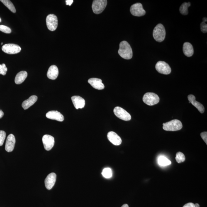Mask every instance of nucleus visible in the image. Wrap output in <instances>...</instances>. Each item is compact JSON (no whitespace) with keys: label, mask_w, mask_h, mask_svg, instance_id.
<instances>
[{"label":"nucleus","mask_w":207,"mask_h":207,"mask_svg":"<svg viewBox=\"0 0 207 207\" xmlns=\"http://www.w3.org/2000/svg\"><path fill=\"white\" fill-rule=\"evenodd\" d=\"M118 53L122 58L126 60H130L133 56V52L129 44L125 41L120 42Z\"/></svg>","instance_id":"obj_1"},{"label":"nucleus","mask_w":207,"mask_h":207,"mask_svg":"<svg viewBox=\"0 0 207 207\" xmlns=\"http://www.w3.org/2000/svg\"><path fill=\"white\" fill-rule=\"evenodd\" d=\"M153 36L156 41H163L166 36V30L164 25L161 23L156 25L153 32Z\"/></svg>","instance_id":"obj_2"},{"label":"nucleus","mask_w":207,"mask_h":207,"mask_svg":"<svg viewBox=\"0 0 207 207\" xmlns=\"http://www.w3.org/2000/svg\"><path fill=\"white\" fill-rule=\"evenodd\" d=\"M163 128L166 131H175L181 130L183 127L182 123L180 120L174 119L164 123Z\"/></svg>","instance_id":"obj_3"},{"label":"nucleus","mask_w":207,"mask_h":207,"mask_svg":"<svg viewBox=\"0 0 207 207\" xmlns=\"http://www.w3.org/2000/svg\"><path fill=\"white\" fill-rule=\"evenodd\" d=\"M143 101L144 103L149 106H152L157 104L159 102V96L155 93H147L143 96Z\"/></svg>","instance_id":"obj_4"},{"label":"nucleus","mask_w":207,"mask_h":207,"mask_svg":"<svg viewBox=\"0 0 207 207\" xmlns=\"http://www.w3.org/2000/svg\"><path fill=\"white\" fill-rule=\"evenodd\" d=\"M107 2L106 0H94L93 1L92 6L93 13L96 14H99L102 13L106 8Z\"/></svg>","instance_id":"obj_5"},{"label":"nucleus","mask_w":207,"mask_h":207,"mask_svg":"<svg viewBox=\"0 0 207 207\" xmlns=\"http://www.w3.org/2000/svg\"><path fill=\"white\" fill-rule=\"evenodd\" d=\"M114 113L118 118L125 121H129L131 120V116L130 114L125 110L120 107H116L114 109Z\"/></svg>","instance_id":"obj_6"},{"label":"nucleus","mask_w":207,"mask_h":207,"mask_svg":"<svg viewBox=\"0 0 207 207\" xmlns=\"http://www.w3.org/2000/svg\"><path fill=\"white\" fill-rule=\"evenodd\" d=\"M155 68L159 73L166 75L170 74L171 71L169 64L164 61H159L156 64Z\"/></svg>","instance_id":"obj_7"},{"label":"nucleus","mask_w":207,"mask_h":207,"mask_svg":"<svg viewBox=\"0 0 207 207\" xmlns=\"http://www.w3.org/2000/svg\"><path fill=\"white\" fill-rule=\"evenodd\" d=\"M2 49L3 52L8 54L18 53L21 50L19 45L14 44H7L3 45Z\"/></svg>","instance_id":"obj_8"},{"label":"nucleus","mask_w":207,"mask_h":207,"mask_svg":"<svg viewBox=\"0 0 207 207\" xmlns=\"http://www.w3.org/2000/svg\"><path fill=\"white\" fill-rule=\"evenodd\" d=\"M130 11L132 15L137 17L144 16L146 13L142 5L140 3H137L132 5L130 7Z\"/></svg>","instance_id":"obj_9"},{"label":"nucleus","mask_w":207,"mask_h":207,"mask_svg":"<svg viewBox=\"0 0 207 207\" xmlns=\"http://www.w3.org/2000/svg\"><path fill=\"white\" fill-rule=\"evenodd\" d=\"M58 18L54 14H49L46 18V23L47 28L50 31H55L58 26Z\"/></svg>","instance_id":"obj_10"},{"label":"nucleus","mask_w":207,"mask_h":207,"mask_svg":"<svg viewBox=\"0 0 207 207\" xmlns=\"http://www.w3.org/2000/svg\"><path fill=\"white\" fill-rule=\"evenodd\" d=\"M42 142L44 148L47 151H49L52 149L55 144V139L52 136L45 135L42 138Z\"/></svg>","instance_id":"obj_11"},{"label":"nucleus","mask_w":207,"mask_h":207,"mask_svg":"<svg viewBox=\"0 0 207 207\" xmlns=\"http://www.w3.org/2000/svg\"><path fill=\"white\" fill-rule=\"evenodd\" d=\"M57 175L54 173H52L47 176L45 180L46 188L48 190L51 189L55 185Z\"/></svg>","instance_id":"obj_12"},{"label":"nucleus","mask_w":207,"mask_h":207,"mask_svg":"<svg viewBox=\"0 0 207 207\" xmlns=\"http://www.w3.org/2000/svg\"><path fill=\"white\" fill-rule=\"evenodd\" d=\"M15 143L16 139L14 136L12 134L8 135L7 139L5 150L8 152H12L14 149Z\"/></svg>","instance_id":"obj_13"},{"label":"nucleus","mask_w":207,"mask_h":207,"mask_svg":"<svg viewBox=\"0 0 207 207\" xmlns=\"http://www.w3.org/2000/svg\"><path fill=\"white\" fill-rule=\"evenodd\" d=\"M46 116L49 119L55 120L59 122L63 121L64 117L60 112L57 111H50L47 113Z\"/></svg>","instance_id":"obj_14"},{"label":"nucleus","mask_w":207,"mask_h":207,"mask_svg":"<svg viewBox=\"0 0 207 207\" xmlns=\"http://www.w3.org/2000/svg\"><path fill=\"white\" fill-rule=\"evenodd\" d=\"M108 138L110 142L115 145H119L122 143L121 138L114 132L111 131L108 134Z\"/></svg>","instance_id":"obj_15"},{"label":"nucleus","mask_w":207,"mask_h":207,"mask_svg":"<svg viewBox=\"0 0 207 207\" xmlns=\"http://www.w3.org/2000/svg\"><path fill=\"white\" fill-rule=\"evenodd\" d=\"M188 100L189 102L191 103L195 107H196L198 109L200 113L203 114L204 113L205 109L204 107L201 104L196 100V97L192 94H190L188 96Z\"/></svg>","instance_id":"obj_16"},{"label":"nucleus","mask_w":207,"mask_h":207,"mask_svg":"<svg viewBox=\"0 0 207 207\" xmlns=\"http://www.w3.org/2000/svg\"><path fill=\"white\" fill-rule=\"evenodd\" d=\"M73 104L76 109H82L85 105V101L83 98L79 96H73L72 97Z\"/></svg>","instance_id":"obj_17"},{"label":"nucleus","mask_w":207,"mask_h":207,"mask_svg":"<svg viewBox=\"0 0 207 207\" xmlns=\"http://www.w3.org/2000/svg\"><path fill=\"white\" fill-rule=\"evenodd\" d=\"M88 82L95 89L102 90L104 88V84L103 83L101 79L96 78H91L88 80Z\"/></svg>","instance_id":"obj_18"},{"label":"nucleus","mask_w":207,"mask_h":207,"mask_svg":"<svg viewBox=\"0 0 207 207\" xmlns=\"http://www.w3.org/2000/svg\"><path fill=\"white\" fill-rule=\"evenodd\" d=\"M58 74V68L55 65H52L49 68L47 73V76L49 79L55 80L57 78Z\"/></svg>","instance_id":"obj_19"},{"label":"nucleus","mask_w":207,"mask_h":207,"mask_svg":"<svg viewBox=\"0 0 207 207\" xmlns=\"http://www.w3.org/2000/svg\"><path fill=\"white\" fill-rule=\"evenodd\" d=\"M183 53L188 57H191L194 54L193 45L189 42H185L183 45Z\"/></svg>","instance_id":"obj_20"},{"label":"nucleus","mask_w":207,"mask_h":207,"mask_svg":"<svg viewBox=\"0 0 207 207\" xmlns=\"http://www.w3.org/2000/svg\"><path fill=\"white\" fill-rule=\"evenodd\" d=\"M38 99L37 96L35 95L32 96L28 99L25 100L22 104V107L24 109H28L37 101Z\"/></svg>","instance_id":"obj_21"},{"label":"nucleus","mask_w":207,"mask_h":207,"mask_svg":"<svg viewBox=\"0 0 207 207\" xmlns=\"http://www.w3.org/2000/svg\"><path fill=\"white\" fill-rule=\"evenodd\" d=\"M28 76V73L25 71H21L17 74L15 79V82L17 84L22 83Z\"/></svg>","instance_id":"obj_22"},{"label":"nucleus","mask_w":207,"mask_h":207,"mask_svg":"<svg viewBox=\"0 0 207 207\" xmlns=\"http://www.w3.org/2000/svg\"><path fill=\"white\" fill-rule=\"evenodd\" d=\"M190 6L191 3L190 2L183 3L179 8L180 13L183 15H188V8Z\"/></svg>","instance_id":"obj_23"},{"label":"nucleus","mask_w":207,"mask_h":207,"mask_svg":"<svg viewBox=\"0 0 207 207\" xmlns=\"http://www.w3.org/2000/svg\"><path fill=\"white\" fill-rule=\"evenodd\" d=\"M158 163L159 165L162 166H166L170 165L171 164V162L167 158L164 156H161L159 158Z\"/></svg>","instance_id":"obj_24"},{"label":"nucleus","mask_w":207,"mask_h":207,"mask_svg":"<svg viewBox=\"0 0 207 207\" xmlns=\"http://www.w3.org/2000/svg\"><path fill=\"white\" fill-rule=\"evenodd\" d=\"M0 1L3 3V4L13 13H16V8H15L14 5H13V3L11 1H9V0H1Z\"/></svg>","instance_id":"obj_25"},{"label":"nucleus","mask_w":207,"mask_h":207,"mask_svg":"<svg viewBox=\"0 0 207 207\" xmlns=\"http://www.w3.org/2000/svg\"><path fill=\"white\" fill-rule=\"evenodd\" d=\"M102 174L104 177L106 179L111 178L113 175L111 169L109 168H105L104 169Z\"/></svg>","instance_id":"obj_26"},{"label":"nucleus","mask_w":207,"mask_h":207,"mask_svg":"<svg viewBox=\"0 0 207 207\" xmlns=\"http://www.w3.org/2000/svg\"><path fill=\"white\" fill-rule=\"evenodd\" d=\"M176 160L178 163H181L185 160L184 154L181 152H178L176 154Z\"/></svg>","instance_id":"obj_27"},{"label":"nucleus","mask_w":207,"mask_h":207,"mask_svg":"<svg viewBox=\"0 0 207 207\" xmlns=\"http://www.w3.org/2000/svg\"><path fill=\"white\" fill-rule=\"evenodd\" d=\"M6 137V133L3 130H0V146L3 145Z\"/></svg>","instance_id":"obj_28"},{"label":"nucleus","mask_w":207,"mask_h":207,"mask_svg":"<svg viewBox=\"0 0 207 207\" xmlns=\"http://www.w3.org/2000/svg\"><path fill=\"white\" fill-rule=\"evenodd\" d=\"M0 31L6 33H10L11 32V28L3 25H0Z\"/></svg>","instance_id":"obj_29"},{"label":"nucleus","mask_w":207,"mask_h":207,"mask_svg":"<svg viewBox=\"0 0 207 207\" xmlns=\"http://www.w3.org/2000/svg\"><path fill=\"white\" fill-rule=\"evenodd\" d=\"M7 71L8 68L6 67V64L4 63L0 64V74L4 76L6 75Z\"/></svg>","instance_id":"obj_30"},{"label":"nucleus","mask_w":207,"mask_h":207,"mask_svg":"<svg viewBox=\"0 0 207 207\" xmlns=\"http://www.w3.org/2000/svg\"><path fill=\"white\" fill-rule=\"evenodd\" d=\"M201 29L202 32L204 33H206L207 32V25L206 23L203 22L201 23Z\"/></svg>","instance_id":"obj_31"},{"label":"nucleus","mask_w":207,"mask_h":207,"mask_svg":"<svg viewBox=\"0 0 207 207\" xmlns=\"http://www.w3.org/2000/svg\"><path fill=\"white\" fill-rule=\"evenodd\" d=\"M201 138L204 141V142L207 144V132H202L201 134Z\"/></svg>","instance_id":"obj_32"},{"label":"nucleus","mask_w":207,"mask_h":207,"mask_svg":"<svg viewBox=\"0 0 207 207\" xmlns=\"http://www.w3.org/2000/svg\"><path fill=\"white\" fill-rule=\"evenodd\" d=\"M183 207H195L194 204L189 203L185 204Z\"/></svg>","instance_id":"obj_33"},{"label":"nucleus","mask_w":207,"mask_h":207,"mask_svg":"<svg viewBox=\"0 0 207 207\" xmlns=\"http://www.w3.org/2000/svg\"><path fill=\"white\" fill-rule=\"evenodd\" d=\"M73 2V0H67V1H66V4L69 5V6H71Z\"/></svg>","instance_id":"obj_34"},{"label":"nucleus","mask_w":207,"mask_h":207,"mask_svg":"<svg viewBox=\"0 0 207 207\" xmlns=\"http://www.w3.org/2000/svg\"><path fill=\"white\" fill-rule=\"evenodd\" d=\"M4 113L0 109V119L2 118L3 116H4Z\"/></svg>","instance_id":"obj_35"},{"label":"nucleus","mask_w":207,"mask_h":207,"mask_svg":"<svg viewBox=\"0 0 207 207\" xmlns=\"http://www.w3.org/2000/svg\"><path fill=\"white\" fill-rule=\"evenodd\" d=\"M203 22L206 23L207 21V18H206V17H205V18H203Z\"/></svg>","instance_id":"obj_36"},{"label":"nucleus","mask_w":207,"mask_h":207,"mask_svg":"<svg viewBox=\"0 0 207 207\" xmlns=\"http://www.w3.org/2000/svg\"><path fill=\"white\" fill-rule=\"evenodd\" d=\"M121 207H129L128 204H124Z\"/></svg>","instance_id":"obj_37"},{"label":"nucleus","mask_w":207,"mask_h":207,"mask_svg":"<svg viewBox=\"0 0 207 207\" xmlns=\"http://www.w3.org/2000/svg\"><path fill=\"white\" fill-rule=\"evenodd\" d=\"M194 205H195V207H200L199 204H198V203L195 204Z\"/></svg>","instance_id":"obj_38"},{"label":"nucleus","mask_w":207,"mask_h":207,"mask_svg":"<svg viewBox=\"0 0 207 207\" xmlns=\"http://www.w3.org/2000/svg\"><path fill=\"white\" fill-rule=\"evenodd\" d=\"M1 18H0V23H1Z\"/></svg>","instance_id":"obj_39"},{"label":"nucleus","mask_w":207,"mask_h":207,"mask_svg":"<svg viewBox=\"0 0 207 207\" xmlns=\"http://www.w3.org/2000/svg\"><path fill=\"white\" fill-rule=\"evenodd\" d=\"M2 44H3V43H1V45H2Z\"/></svg>","instance_id":"obj_40"}]
</instances>
